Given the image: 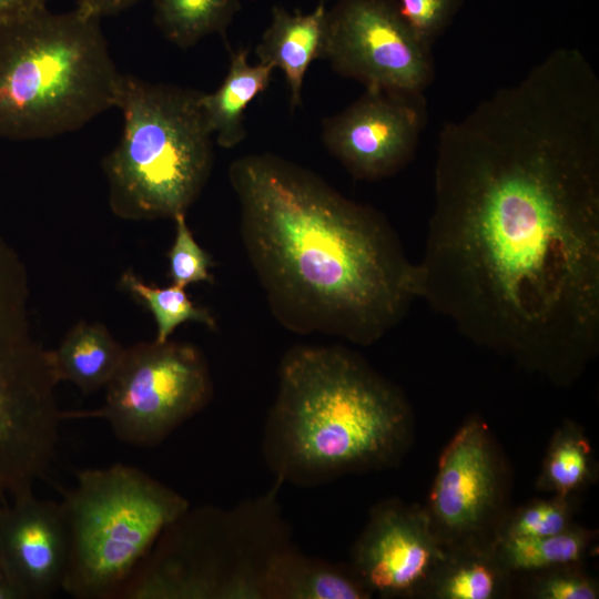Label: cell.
<instances>
[{
	"label": "cell",
	"instance_id": "30",
	"mask_svg": "<svg viewBox=\"0 0 599 599\" xmlns=\"http://www.w3.org/2000/svg\"><path fill=\"white\" fill-rule=\"evenodd\" d=\"M0 599H23L19 589L10 578L6 567L0 560Z\"/></svg>",
	"mask_w": 599,
	"mask_h": 599
},
{
	"label": "cell",
	"instance_id": "21",
	"mask_svg": "<svg viewBox=\"0 0 599 599\" xmlns=\"http://www.w3.org/2000/svg\"><path fill=\"white\" fill-rule=\"evenodd\" d=\"M596 478L597 464L583 428L566 419L549 441L536 488L557 496H577Z\"/></svg>",
	"mask_w": 599,
	"mask_h": 599
},
{
	"label": "cell",
	"instance_id": "15",
	"mask_svg": "<svg viewBox=\"0 0 599 599\" xmlns=\"http://www.w3.org/2000/svg\"><path fill=\"white\" fill-rule=\"evenodd\" d=\"M327 10L324 2L308 13L274 6L271 22L255 48L260 63L284 72L292 109L302 104V88L309 65L324 58Z\"/></svg>",
	"mask_w": 599,
	"mask_h": 599
},
{
	"label": "cell",
	"instance_id": "14",
	"mask_svg": "<svg viewBox=\"0 0 599 599\" xmlns=\"http://www.w3.org/2000/svg\"><path fill=\"white\" fill-rule=\"evenodd\" d=\"M0 504V560L23 599L62 589L68 532L60 504L37 498L32 488Z\"/></svg>",
	"mask_w": 599,
	"mask_h": 599
},
{
	"label": "cell",
	"instance_id": "31",
	"mask_svg": "<svg viewBox=\"0 0 599 599\" xmlns=\"http://www.w3.org/2000/svg\"><path fill=\"white\" fill-rule=\"evenodd\" d=\"M325 1H327V0H319V2H324V3H325Z\"/></svg>",
	"mask_w": 599,
	"mask_h": 599
},
{
	"label": "cell",
	"instance_id": "4",
	"mask_svg": "<svg viewBox=\"0 0 599 599\" xmlns=\"http://www.w3.org/2000/svg\"><path fill=\"white\" fill-rule=\"evenodd\" d=\"M123 73L101 19L47 6L0 22V138L74 132L116 108Z\"/></svg>",
	"mask_w": 599,
	"mask_h": 599
},
{
	"label": "cell",
	"instance_id": "10",
	"mask_svg": "<svg viewBox=\"0 0 599 599\" xmlns=\"http://www.w3.org/2000/svg\"><path fill=\"white\" fill-rule=\"evenodd\" d=\"M510 469L487 423L468 417L444 447L424 506L446 550L493 548L508 507Z\"/></svg>",
	"mask_w": 599,
	"mask_h": 599
},
{
	"label": "cell",
	"instance_id": "17",
	"mask_svg": "<svg viewBox=\"0 0 599 599\" xmlns=\"http://www.w3.org/2000/svg\"><path fill=\"white\" fill-rule=\"evenodd\" d=\"M124 352L103 324L80 321L49 351V361L58 383L70 382L90 394L106 386Z\"/></svg>",
	"mask_w": 599,
	"mask_h": 599
},
{
	"label": "cell",
	"instance_id": "27",
	"mask_svg": "<svg viewBox=\"0 0 599 599\" xmlns=\"http://www.w3.org/2000/svg\"><path fill=\"white\" fill-rule=\"evenodd\" d=\"M402 17L425 44L432 48L451 23L463 0H398Z\"/></svg>",
	"mask_w": 599,
	"mask_h": 599
},
{
	"label": "cell",
	"instance_id": "5",
	"mask_svg": "<svg viewBox=\"0 0 599 599\" xmlns=\"http://www.w3.org/2000/svg\"><path fill=\"white\" fill-rule=\"evenodd\" d=\"M231 508L191 506L159 537L118 599H266L268 571L293 546L277 493Z\"/></svg>",
	"mask_w": 599,
	"mask_h": 599
},
{
	"label": "cell",
	"instance_id": "25",
	"mask_svg": "<svg viewBox=\"0 0 599 599\" xmlns=\"http://www.w3.org/2000/svg\"><path fill=\"white\" fill-rule=\"evenodd\" d=\"M526 597L534 599H597L598 581L582 567L570 564L521 575Z\"/></svg>",
	"mask_w": 599,
	"mask_h": 599
},
{
	"label": "cell",
	"instance_id": "1",
	"mask_svg": "<svg viewBox=\"0 0 599 599\" xmlns=\"http://www.w3.org/2000/svg\"><path fill=\"white\" fill-rule=\"evenodd\" d=\"M419 298L556 386L599 353V78L557 48L438 135Z\"/></svg>",
	"mask_w": 599,
	"mask_h": 599
},
{
	"label": "cell",
	"instance_id": "26",
	"mask_svg": "<svg viewBox=\"0 0 599 599\" xmlns=\"http://www.w3.org/2000/svg\"><path fill=\"white\" fill-rule=\"evenodd\" d=\"M174 242L167 252L169 277L173 284L186 287L194 283H213L210 268L214 266L211 255L195 241L185 213L177 214Z\"/></svg>",
	"mask_w": 599,
	"mask_h": 599
},
{
	"label": "cell",
	"instance_id": "22",
	"mask_svg": "<svg viewBox=\"0 0 599 599\" xmlns=\"http://www.w3.org/2000/svg\"><path fill=\"white\" fill-rule=\"evenodd\" d=\"M154 23L174 45L187 49L203 38L224 35L240 0H151Z\"/></svg>",
	"mask_w": 599,
	"mask_h": 599
},
{
	"label": "cell",
	"instance_id": "8",
	"mask_svg": "<svg viewBox=\"0 0 599 599\" xmlns=\"http://www.w3.org/2000/svg\"><path fill=\"white\" fill-rule=\"evenodd\" d=\"M30 291L21 256L0 235V498L43 475L64 419L49 349L32 327Z\"/></svg>",
	"mask_w": 599,
	"mask_h": 599
},
{
	"label": "cell",
	"instance_id": "19",
	"mask_svg": "<svg viewBox=\"0 0 599 599\" xmlns=\"http://www.w3.org/2000/svg\"><path fill=\"white\" fill-rule=\"evenodd\" d=\"M514 577L497 558L495 547L447 550L425 598H507L512 592Z\"/></svg>",
	"mask_w": 599,
	"mask_h": 599
},
{
	"label": "cell",
	"instance_id": "20",
	"mask_svg": "<svg viewBox=\"0 0 599 599\" xmlns=\"http://www.w3.org/2000/svg\"><path fill=\"white\" fill-rule=\"evenodd\" d=\"M597 532L577 524L555 535L498 539L495 554L514 576L557 566L582 564L595 545Z\"/></svg>",
	"mask_w": 599,
	"mask_h": 599
},
{
	"label": "cell",
	"instance_id": "12",
	"mask_svg": "<svg viewBox=\"0 0 599 599\" xmlns=\"http://www.w3.org/2000/svg\"><path fill=\"white\" fill-rule=\"evenodd\" d=\"M426 123L424 92L365 89L349 106L323 121L322 139L352 176L376 181L413 160Z\"/></svg>",
	"mask_w": 599,
	"mask_h": 599
},
{
	"label": "cell",
	"instance_id": "6",
	"mask_svg": "<svg viewBox=\"0 0 599 599\" xmlns=\"http://www.w3.org/2000/svg\"><path fill=\"white\" fill-rule=\"evenodd\" d=\"M202 92L123 74L118 144L103 159L108 200L129 221L174 219L199 197L213 166Z\"/></svg>",
	"mask_w": 599,
	"mask_h": 599
},
{
	"label": "cell",
	"instance_id": "28",
	"mask_svg": "<svg viewBox=\"0 0 599 599\" xmlns=\"http://www.w3.org/2000/svg\"><path fill=\"white\" fill-rule=\"evenodd\" d=\"M144 0H77L75 9L81 13L102 19L118 14Z\"/></svg>",
	"mask_w": 599,
	"mask_h": 599
},
{
	"label": "cell",
	"instance_id": "23",
	"mask_svg": "<svg viewBox=\"0 0 599 599\" xmlns=\"http://www.w3.org/2000/svg\"><path fill=\"white\" fill-rule=\"evenodd\" d=\"M120 286L132 294L153 315L156 324L155 342L169 341L176 327L185 322H197L211 329L216 328V323L210 312L195 305L187 296L185 287L181 285L173 283L167 287L150 285L132 271H126L121 276Z\"/></svg>",
	"mask_w": 599,
	"mask_h": 599
},
{
	"label": "cell",
	"instance_id": "7",
	"mask_svg": "<svg viewBox=\"0 0 599 599\" xmlns=\"http://www.w3.org/2000/svg\"><path fill=\"white\" fill-rule=\"evenodd\" d=\"M68 532L62 590L77 599H114L187 499L125 464L85 468L60 502Z\"/></svg>",
	"mask_w": 599,
	"mask_h": 599
},
{
	"label": "cell",
	"instance_id": "18",
	"mask_svg": "<svg viewBox=\"0 0 599 599\" xmlns=\"http://www.w3.org/2000/svg\"><path fill=\"white\" fill-rule=\"evenodd\" d=\"M273 68L251 64L248 51L232 52L229 71L212 93L202 92L201 105L215 142L225 149L234 148L246 136L244 112L247 105L270 84Z\"/></svg>",
	"mask_w": 599,
	"mask_h": 599
},
{
	"label": "cell",
	"instance_id": "11",
	"mask_svg": "<svg viewBox=\"0 0 599 599\" xmlns=\"http://www.w3.org/2000/svg\"><path fill=\"white\" fill-rule=\"evenodd\" d=\"M323 59L365 89L424 92L434 78L432 48L408 27L397 0H338L327 10Z\"/></svg>",
	"mask_w": 599,
	"mask_h": 599
},
{
	"label": "cell",
	"instance_id": "13",
	"mask_svg": "<svg viewBox=\"0 0 599 599\" xmlns=\"http://www.w3.org/2000/svg\"><path fill=\"white\" fill-rule=\"evenodd\" d=\"M446 552L424 506L388 498L370 509L349 566L372 597L425 598Z\"/></svg>",
	"mask_w": 599,
	"mask_h": 599
},
{
	"label": "cell",
	"instance_id": "3",
	"mask_svg": "<svg viewBox=\"0 0 599 599\" xmlns=\"http://www.w3.org/2000/svg\"><path fill=\"white\" fill-rule=\"evenodd\" d=\"M414 426L404 393L358 354L301 345L281 362L263 455L276 483L316 487L398 466Z\"/></svg>",
	"mask_w": 599,
	"mask_h": 599
},
{
	"label": "cell",
	"instance_id": "9",
	"mask_svg": "<svg viewBox=\"0 0 599 599\" xmlns=\"http://www.w3.org/2000/svg\"><path fill=\"white\" fill-rule=\"evenodd\" d=\"M93 410L63 412V418H101L122 443L152 447L203 410L213 397L209 364L191 344L142 342L125 348Z\"/></svg>",
	"mask_w": 599,
	"mask_h": 599
},
{
	"label": "cell",
	"instance_id": "16",
	"mask_svg": "<svg viewBox=\"0 0 599 599\" xmlns=\"http://www.w3.org/2000/svg\"><path fill=\"white\" fill-rule=\"evenodd\" d=\"M370 592L348 565L305 555L294 545L273 562L266 599H369Z\"/></svg>",
	"mask_w": 599,
	"mask_h": 599
},
{
	"label": "cell",
	"instance_id": "2",
	"mask_svg": "<svg viewBox=\"0 0 599 599\" xmlns=\"http://www.w3.org/2000/svg\"><path fill=\"white\" fill-rule=\"evenodd\" d=\"M229 179L247 258L288 331L369 346L419 298L417 264L374 207L271 153L234 160Z\"/></svg>",
	"mask_w": 599,
	"mask_h": 599
},
{
	"label": "cell",
	"instance_id": "29",
	"mask_svg": "<svg viewBox=\"0 0 599 599\" xmlns=\"http://www.w3.org/2000/svg\"><path fill=\"white\" fill-rule=\"evenodd\" d=\"M48 2L49 0H0V22L29 10L47 6Z\"/></svg>",
	"mask_w": 599,
	"mask_h": 599
},
{
	"label": "cell",
	"instance_id": "24",
	"mask_svg": "<svg viewBox=\"0 0 599 599\" xmlns=\"http://www.w3.org/2000/svg\"><path fill=\"white\" fill-rule=\"evenodd\" d=\"M576 497L552 495L509 510L502 520L498 539L544 537L570 528L575 525Z\"/></svg>",
	"mask_w": 599,
	"mask_h": 599
}]
</instances>
